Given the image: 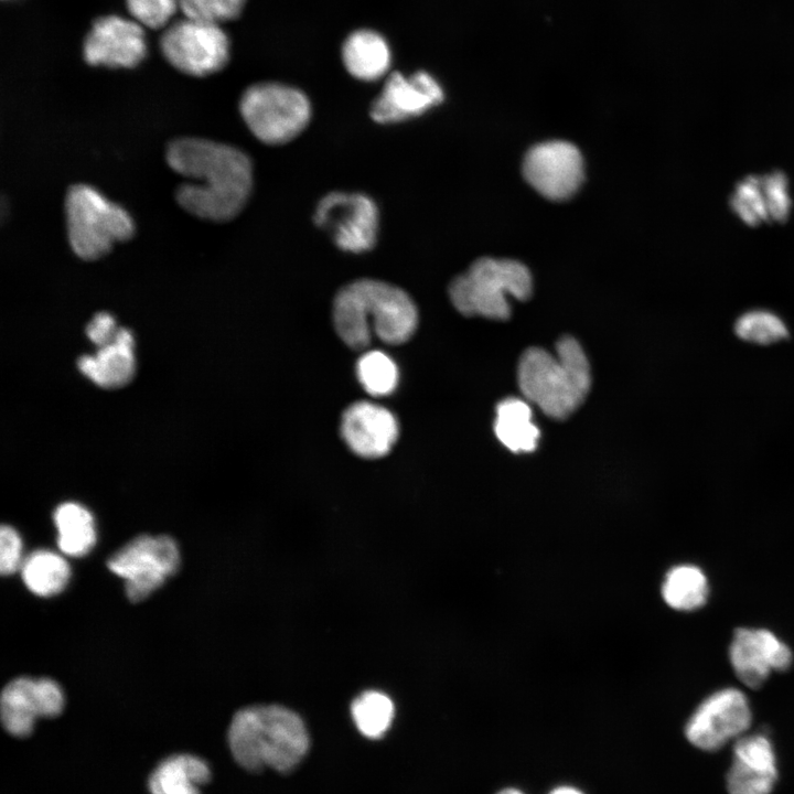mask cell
Segmentation results:
<instances>
[{"mask_svg":"<svg viewBox=\"0 0 794 794\" xmlns=\"http://www.w3.org/2000/svg\"><path fill=\"white\" fill-rule=\"evenodd\" d=\"M165 159L178 174L189 179L175 192L179 205L206 221L226 222L237 216L253 187V164L242 150L196 137L168 144Z\"/></svg>","mask_w":794,"mask_h":794,"instance_id":"1","label":"cell"},{"mask_svg":"<svg viewBox=\"0 0 794 794\" xmlns=\"http://www.w3.org/2000/svg\"><path fill=\"white\" fill-rule=\"evenodd\" d=\"M333 320L343 342L353 350H363L372 333L388 344L406 342L417 328L418 313L403 289L380 280L358 279L336 293Z\"/></svg>","mask_w":794,"mask_h":794,"instance_id":"2","label":"cell"},{"mask_svg":"<svg viewBox=\"0 0 794 794\" xmlns=\"http://www.w3.org/2000/svg\"><path fill=\"white\" fill-rule=\"evenodd\" d=\"M228 744L235 761L248 771L267 766L288 772L305 755L309 736L292 710L278 705L251 706L234 715Z\"/></svg>","mask_w":794,"mask_h":794,"instance_id":"3","label":"cell"},{"mask_svg":"<svg viewBox=\"0 0 794 794\" xmlns=\"http://www.w3.org/2000/svg\"><path fill=\"white\" fill-rule=\"evenodd\" d=\"M556 355L529 347L521 356L518 386L524 397L554 419H566L586 399L591 388L588 358L571 336L556 344Z\"/></svg>","mask_w":794,"mask_h":794,"instance_id":"4","label":"cell"},{"mask_svg":"<svg viewBox=\"0 0 794 794\" xmlns=\"http://www.w3.org/2000/svg\"><path fill=\"white\" fill-rule=\"evenodd\" d=\"M532 290L530 272L522 262L484 257L452 280L449 296L463 315L506 320L511 315L508 297L526 300Z\"/></svg>","mask_w":794,"mask_h":794,"instance_id":"5","label":"cell"},{"mask_svg":"<svg viewBox=\"0 0 794 794\" xmlns=\"http://www.w3.org/2000/svg\"><path fill=\"white\" fill-rule=\"evenodd\" d=\"M64 210L66 232L74 254L83 260H96L133 235L129 213L109 201L95 187L78 183L68 187Z\"/></svg>","mask_w":794,"mask_h":794,"instance_id":"6","label":"cell"},{"mask_svg":"<svg viewBox=\"0 0 794 794\" xmlns=\"http://www.w3.org/2000/svg\"><path fill=\"white\" fill-rule=\"evenodd\" d=\"M239 111L258 140L277 146L293 140L305 129L311 105L307 95L296 87L261 82L244 90Z\"/></svg>","mask_w":794,"mask_h":794,"instance_id":"7","label":"cell"},{"mask_svg":"<svg viewBox=\"0 0 794 794\" xmlns=\"http://www.w3.org/2000/svg\"><path fill=\"white\" fill-rule=\"evenodd\" d=\"M159 45L169 64L191 76L218 72L229 58V40L219 24L185 17L165 26Z\"/></svg>","mask_w":794,"mask_h":794,"instance_id":"8","label":"cell"},{"mask_svg":"<svg viewBox=\"0 0 794 794\" xmlns=\"http://www.w3.org/2000/svg\"><path fill=\"white\" fill-rule=\"evenodd\" d=\"M107 566L126 581L128 599L138 602L176 572L180 552L170 536L140 535L116 551Z\"/></svg>","mask_w":794,"mask_h":794,"instance_id":"9","label":"cell"},{"mask_svg":"<svg viewBox=\"0 0 794 794\" xmlns=\"http://www.w3.org/2000/svg\"><path fill=\"white\" fill-rule=\"evenodd\" d=\"M313 222L343 251L366 253L377 242L378 208L375 202L363 193H328L318 202Z\"/></svg>","mask_w":794,"mask_h":794,"instance_id":"10","label":"cell"},{"mask_svg":"<svg viewBox=\"0 0 794 794\" xmlns=\"http://www.w3.org/2000/svg\"><path fill=\"white\" fill-rule=\"evenodd\" d=\"M751 722L747 694L728 686L712 691L697 705L685 725V736L697 749L712 752L745 734Z\"/></svg>","mask_w":794,"mask_h":794,"instance_id":"11","label":"cell"},{"mask_svg":"<svg viewBox=\"0 0 794 794\" xmlns=\"http://www.w3.org/2000/svg\"><path fill=\"white\" fill-rule=\"evenodd\" d=\"M728 658L739 682L761 688L773 673L788 670L794 662L791 646L766 627L739 626L733 631Z\"/></svg>","mask_w":794,"mask_h":794,"instance_id":"12","label":"cell"},{"mask_svg":"<svg viewBox=\"0 0 794 794\" xmlns=\"http://www.w3.org/2000/svg\"><path fill=\"white\" fill-rule=\"evenodd\" d=\"M526 181L549 200L571 196L583 179V160L578 148L567 141L554 140L534 146L523 162Z\"/></svg>","mask_w":794,"mask_h":794,"instance_id":"13","label":"cell"},{"mask_svg":"<svg viewBox=\"0 0 794 794\" xmlns=\"http://www.w3.org/2000/svg\"><path fill=\"white\" fill-rule=\"evenodd\" d=\"M64 707L60 685L50 678L18 677L9 682L1 694V721L8 733L25 738L40 717L58 716Z\"/></svg>","mask_w":794,"mask_h":794,"instance_id":"14","label":"cell"},{"mask_svg":"<svg viewBox=\"0 0 794 794\" xmlns=\"http://www.w3.org/2000/svg\"><path fill=\"white\" fill-rule=\"evenodd\" d=\"M147 54L142 25L119 15L94 20L83 42V56L87 64L131 68Z\"/></svg>","mask_w":794,"mask_h":794,"instance_id":"15","label":"cell"},{"mask_svg":"<svg viewBox=\"0 0 794 794\" xmlns=\"http://www.w3.org/2000/svg\"><path fill=\"white\" fill-rule=\"evenodd\" d=\"M443 89L438 81L425 71L409 76L391 73L371 106L369 115L378 124H395L425 114L442 103Z\"/></svg>","mask_w":794,"mask_h":794,"instance_id":"16","label":"cell"},{"mask_svg":"<svg viewBox=\"0 0 794 794\" xmlns=\"http://www.w3.org/2000/svg\"><path fill=\"white\" fill-rule=\"evenodd\" d=\"M776 780V754L768 733L747 732L733 742L726 776L729 794H771Z\"/></svg>","mask_w":794,"mask_h":794,"instance_id":"17","label":"cell"},{"mask_svg":"<svg viewBox=\"0 0 794 794\" xmlns=\"http://www.w3.org/2000/svg\"><path fill=\"white\" fill-rule=\"evenodd\" d=\"M730 204L748 225L783 222L792 207L787 179L777 171L747 176L734 186Z\"/></svg>","mask_w":794,"mask_h":794,"instance_id":"18","label":"cell"},{"mask_svg":"<svg viewBox=\"0 0 794 794\" xmlns=\"http://www.w3.org/2000/svg\"><path fill=\"white\" fill-rule=\"evenodd\" d=\"M398 431L395 416L368 401L351 405L342 417L341 433L345 443L363 458L386 455L395 444Z\"/></svg>","mask_w":794,"mask_h":794,"instance_id":"19","label":"cell"},{"mask_svg":"<svg viewBox=\"0 0 794 794\" xmlns=\"http://www.w3.org/2000/svg\"><path fill=\"white\" fill-rule=\"evenodd\" d=\"M132 333L120 328L116 339L99 347L95 355H83L77 365L82 374L101 388L115 389L127 385L136 372Z\"/></svg>","mask_w":794,"mask_h":794,"instance_id":"20","label":"cell"},{"mask_svg":"<svg viewBox=\"0 0 794 794\" xmlns=\"http://www.w3.org/2000/svg\"><path fill=\"white\" fill-rule=\"evenodd\" d=\"M341 55L346 71L364 82H374L385 76L391 63L387 41L369 29L350 33L343 42Z\"/></svg>","mask_w":794,"mask_h":794,"instance_id":"21","label":"cell"},{"mask_svg":"<svg viewBox=\"0 0 794 794\" xmlns=\"http://www.w3.org/2000/svg\"><path fill=\"white\" fill-rule=\"evenodd\" d=\"M211 779L207 762L196 755L181 753L162 760L149 776L151 794H201L200 786Z\"/></svg>","mask_w":794,"mask_h":794,"instance_id":"22","label":"cell"},{"mask_svg":"<svg viewBox=\"0 0 794 794\" xmlns=\"http://www.w3.org/2000/svg\"><path fill=\"white\" fill-rule=\"evenodd\" d=\"M661 591L663 600L669 608L680 612H693L707 604L710 583L700 566L679 564L666 572Z\"/></svg>","mask_w":794,"mask_h":794,"instance_id":"23","label":"cell"},{"mask_svg":"<svg viewBox=\"0 0 794 794\" xmlns=\"http://www.w3.org/2000/svg\"><path fill=\"white\" fill-rule=\"evenodd\" d=\"M529 405L518 398H506L496 407L494 431L497 439L513 452H530L537 447L539 429L532 420Z\"/></svg>","mask_w":794,"mask_h":794,"instance_id":"24","label":"cell"},{"mask_svg":"<svg viewBox=\"0 0 794 794\" xmlns=\"http://www.w3.org/2000/svg\"><path fill=\"white\" fill-rule=\"evenodd\" d=\"M57 529V545L62 552L79 557L96 543V528L92 513L75 502L60 504L53 514Z\"/></svg>","mask_w":794,"mask_h":794,"instance_id":"25","label":"cell"},{"mask_svg":"<svg viewBox=\"0 0 794 794\" xmlns=\"http://www.w3.org/2000/svg\"><path fill=\"white\" fill-rule=\"evenodd\" d=\"M20 570L24 584L40 597L60 593L71 577L69 566L61 555L42 549L26 556Z\"/></svg>","mask_w":794,"mask_h":794,"instance_id":"26","label":"cell"},{"mask_svg":"<svg viewBox=\"0 0 794 794\" xmlns=\"http://www.w3.org/2000/svg\"><path fill=\"white\" fill-rule=\"evenodd\" d=\"M734 334L743 342L769 346L785 341L790 335L785 320L769 309H750L741 313L733 324Z\"/></svg>","mask_w":794,"mask_h":794,"instance_id":"27","label":"cell"},{"mask_svg":"<svg viewBox=\"0 0 794 794\" xmlns=\"http://www.w3.org/2000/svg\"><path fill=\"white\" fill-rule=\"evenodd\" d=\"M394 711L389 697L376 690L361 694L352 704V717L357 729L372 739L380 738L388 730Z\"/></svg>","mask_w":794,"mask_h":794,"instance_id":"28","label":"cell"},{"mask_svg":"<svg viewBox=\"0 0 794 794\" xmlns=\"http://www.w3.org/2000/svg\"><path fill=\"white\" fill-rule=\"evenodd\" d=\"M357 377L373 396L389 395L398 383V368L384 352L371 351L361 356L356 365Z\"/></svg>","mask_w":794,"mask_h":794,"instance_id":"29","label":"cell"},{"mask_svg":"<svg viewBox=\"0 0 794 794\" xmlns=\"http://www.w3.org/2000/svg\"><path fill=\"white\" fill-rule=\"evenodd\" d=\"M246 0H179L183 17L219 24L236 19L245 7Z\"/></svg>","mask_w":794,"mask_h":794,"instance_id":"30","label":"cell"},{"mask_svg":"<svg viewBox=\"0 0 794 794\" xmlns=\"http://www.w3.org/2000/svg\"><path fill=\"white\" fill-rule=\"evenodd\" d=\"M126 7L136 22L155 30L168 26L179 0H126Z\"/></svg>","mask_w":794,"mask_h":794,"instance_id":"31","label":"cell"},{"mask_svg":"<svg viewBox=\"0 0 794 794\" xmlns=\"http://www.w3.org/2000/svg\"><path fill=\"white\" fill-rule=\"evenodd\" d=\"M22 540L19 533L9 525L0 528V570L2 575H12L21 568Z\"/></svg>","mask_w":794,"mask_h":794,"instance_id":"32","label":"cell"},{"mask_svg":"<svg viewBox=\"0 0 794 794\" xmlns=\"http://www.w3.org/2000/svg\"><path fill=\"white\" fill-rule=\"evenodd\" d=\"M119 329L112 315L99 312L87 324L86 335L98 347H103L114 342Z\"/></svg>","mask_w":794,"mask_h":794,"instance_id":"33","label":"cell"},{"mask_svg":"<svg viewBox=\"0 0 794 794\" xmlns=\"http://www.w3.org/2000/svg\"><path fill=\"white\" fill-rule=\"evenodd\" d=\"M548 794H584L579 788L571 785H560L551 790Z\"/></svg>","mask_w":794,"mask_h":794,"instance_id":"34","label":"cell"},{"mask_svg":"<svg viewBox=\"0 0 794 794\" xmlns=\"http://www.w3.org/2000/svg\"><path fill=\"white\" fill-rule=\"evenodd\" d=\"M497 794H525V793L515 787H506V788H503L502 791H500Z\"/></svg>","mask_w":794,"mask_h":794,"instance_id":"35","label":"cell"}]
</instances>
